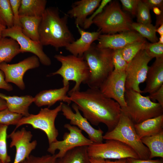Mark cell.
I'll use <instances>...</instances> for the list:
<instances>
[{
	"label": "cell",
	"mask_w": 163,
	"mask_h": 163,
	"mask_svg": "<svg viewBox=\"0 0 163 163\" xmlns=\"http://www.w3.org/2000/svg\"><path fill=\"white\" fill-rule=\"evenodd\" d=\"M145 81V87L142 93H150L163 85V57L155 59L149 66Z\"/></svg>",
	"instance_id": "obj_21"
},
{
	"label": "cell",
	"mask_w": 163,
	"mask_h": 163,
	"mask_svg": "<svg viewBox=\"0 0 163 163\" xmlns=\"http://www.w3.org/2000/svg\"><path fill=\"white\" fill-rule=\"evenodd\" d=\"M134 127L140 139L156 134L163 130V114L135 124Z\"/></svg>",
	"instance_id": "obj_23"
},
{
	"label": "cell",
	"mask_w": 163,
	"mask_h": 163,
	"mask_svg": "<svg viewBox=\"0 0 163 163\" xmlns=\"http://www.w3.org/2000/svg\"><path fill=\"white\" fill-rule=\"evenodd\" d=\"M101 0H81L77 1L68 11L69 17L74 18L76 25L83 27L87 17L91 15L98 7Z\"/></svg>",
	"instance_id": "obj_20"
},
{
	"label": "cell",
	"mask_w": 163,
	"mask_h": 163,
	"mask_svg": "<svg viewBox=\"0 0 163 163\" xmlns=\"http://www.w3.org/2000/svg\"><path fill=\"white\" fill-rule=\"evenodd\" d=\"M42 17L20 16L22 31L32 40L40 42L39 27Z\"/></svg>",
	"instance_id": "obj_24"
},
{
	"label": "cell",
	"mask_w": 163,
	"mask_h": 163,
	"mask_svg": "<svg viewBox=\"0 0 163 163\" xmlns=\"http://www.w3.org/2000/svg\"><path fill=\"white\" fill-rule=\"evenodd\" d=\"M8 126L0 124V160L3 163H9L11 161L7 152V138Z\"/></svg>",
	"instance_id": "obj_31"
},
{
	"label": "cell",
	"mask_w": 163,
	"mask_h": 163,
	"mask_svg": "<svg viewBox=\"0 0 163 163\" xmlns=\"http://www.w3.org/2000/svg\"><path fill=\"white\" fill-rule=\"evenodd\" d=\"M6 28V26L0 23V40L2 38V33L3 30Z\"/></svg>",
	"instance_id": "obj_51"
},
{
	"label": "cell",
	"mask_w": 163,
	"mask_h": 163,
	"mask_svg": "<svg viewBox=\"0 0 163 163\" xmlns=\"http://www.w3.org/2000/svg\"><path fill=\"white\" fill-rule=\"evenodd\" d=\"M150 100L154 102L157 101L158 103L163 107V85L155 91L149 94L148 95Z\"/></svg>",
	"instance_id": "obj_41"
},
{
	"label": "cell",
	"mask_w": 163,
	"mask_h": 163,
	"mask_svg": "<svg viewBox=\"0 0 163 163\" xmlns=\"http://www.w3.org/2000/svg\"><path fill=\"white\" fill-rule=\"evenodd\" d=\"M0 163H3L0 160Z\"/></svg>",
	"instance_id": "obj_54"
},
{
	"label": "cell",
	"mask_w": 163,
	"mask_h": 163,
	"mask_svg": "<svg viewBox=\"0 0 163 163\" xmlns=\"http://www.w3.org/2000/svg\"><path fill=\"white\" fill-rule=\"evenodd\" d=\"M153 12L157 15L159 16L163 13V9L158 7H154L152 9Z\"/></svg>",
	"instance_id": "obj_49"
},
{
	"label": "cell",
	"mask_w": 163,
	"mask_h": 163,
	"mask_svg": "<svg viewBox=\"0 0 163 163\" xmlns=\"http://www.w3.org/2000/svg\"><path fill=\"white\" fill-rule=\"evenodd\" d=\"M141 140L150 152L149 159L163 158V130L154 135L143 137Z\"/></svg>",
	"instance_id": "obj_28"
},
{
	"label": "cell",
	"mask_w": 163,
	"mask_h": 163,
	"mask_svg": "<svg viewBox=\"0 0 163 163\" xmlns=\"http://www.w3.org/2000/svg\"><path fill=\"white\" fill-rule=\"evenodd\" d=\"M39 66L38 58L34 55L15 64L2 63L0 64V69L3 72L7 82L13 83L21 89L24 90L25 88L23 81L25 73L28 70L37 68Z\"/></svg>",
	"instance_id": "obj_13"
},
{
	"label": "cell",
	"mask_w": 163,
	"mask_h": 163,
	"mask_svg": "<svg viewBox=\"0 0 163 163\" xmlns=\"http://www.w3.org/2000/svg\"><path fill=\"white\" fill-rule=\"evenodd\" d=\"M145 40L138 33L131 30L112 34H101L97 47L113 50L122 49L133 42Z\"/></svg>",
	"instance_id": "obj_17"
},
{
	"label": "cell",
	"mask_w": 163,
	"mask_h": 163,
	"mask_svg": "<svg viewBox=\"0 0 163 163\" xmlns=\"http://www.w3.org/2000/svg\"><path fill=\"white\" fill-rule=\"evenodd\" d=\"M143 49L147 54L153 59L163 57V44L158 42L146 43Z\"/></svg>",
	"instance_id": "obj_35"
},
{
	"label": "cell",
	"mask_w": 163,
	"mask_h": 163,
	"mask_svg": "<svg viewBox=\"0 0 163 163\" xmlns=\"http://www.w3.org/2000/svg\"><path fill=\"white\" fill-rule=\"evenodd\" d=\"M157 42L160 44H163V35L160 36Z\"/></svg>",
	"instance_id": "obj_52"
},
{
	"label": "cell",
	"mask_w": 163,
	"mask_h": 163,
	"mask_svg": "<svg viewBox=\"0 0 163 163\" xmlns=\"http://www.w3.org/2000/svg\"><path fill=\"white\" fill-rule=\"evenodd\" d=\"M142 1L150 9H152L153 8L156 7L163 9V0H144Z\"/></svg>",
	"instance_id": "obj_42"
},
{
	"label": "cell",
	"mask_w": 163,
	"mask_h": 163,
	"mask_svg": "<svg viewBox=\"0 0 163 163\" xmlns=\"http://www.w3.org/2000/svg\"><path fill=\"white\" fill-rule=\"evenodd\" d=\"M68 17L66 14L60 17L57 8H46L39 29L40 42L43 46L50 45L58 50L75 40L67 25Z\"/></svg>",
	"instance_id": "obj_2"
},
{
	"label": "cell",
	"mask_w": 163,
	"mask_h": 163,
	"mask_svg": "<svg viewBox=\"0 0 163 163\" xmlns=\"http://www.w3.org/2000/svg\"><path fill=\"white\" fill-rule=\"evenodd\" d=\"M56 158L55 154L46 155L41 156L30 155L20 163H55Z\"/></svg>",
	"instance_id": "obj_37"
},
{
	"label": "cell",
	"mask_w": 163,
	"mask_h": 163,
	"mask_svg": "<svg viewBox=\"0 0 163 163\" xmlns=\"http://www.w3.org/2000/svg\"><path fill=\"white\" fill-rule=\"evenodd\" d=\"M90 163H105V160L97 158H90Z\"/></svg>",
	"instance_id": "obj_47"
},
{
	"label": "cell",
	"mask_w": 163,
	"mask_h": 163,
	"mask_svg": "<svg viewBox=\"0 0 163 163\" xmlns=\"http://www.w3.org/2000/svg\"><path fill=\"white\" fill-rule=\"evenodd\" d=\"M150 10L149 8L142 0H139L136 15L137 22L143 24L151 23Z\"/></svg>",
	"instance_id": "obj_34"
},
{
	"label": "cell",
	"mask_w": 163,
	"mask_h": 163,
	"mask_svg": "<svg viewBox=\"0 0 163 163\" xmlns=\"http://www.w3.org/2000/svg\"><path fill=\"white\" fill-rule=\"evenodd\" d=\"M72 106L75 112L69 105L62 102L61 111L62 114L70 120L69 124L85 132L88 138L93 142H103V131L100 128L96 129L93 127L87 119L82 115L76 104L73 103Z\"/></svg>",
	"instance_id": "obj_15"
},
{
	"label": "cell",
	"mask_w": 163,
	"mask_h": 163,
	"mask_svg": "<svg viewBox=\"0 0 163 163\" xmlns=\"http://www.w3.org/2000/svg\"><path fill=\"white\" fill-rule=\"evenodd\" d=\"M62 102L53 109L48 107L41 108L37 114H30L23 117L16 125V129L25 124H29L35 129L43 131L47 137L49 144L57 141L59 135L55 126V121L59 112L61 111Z\"/></svg>",
	"instance_id": "obj_8"
},
{
	"label": "cell",
	"mask_w": 163,
	"mask_h": 163,
	"mask_svg": "<svg viewBox=\"0 0 163 163\" xmlns=\"http://www.w3.org/2000/svg\"><path fill=\"white\" fill-rule=\"evenodd\" d=\"M105 163H128L126 158L118 159L115 161H111L109 159L105 160Z\"/></svg>",
	"instance_id": "obj_46"
},
{
	"label": "cell",
	"mask_w": 163,
	"mask_h": 163,
	"mask_svg": "<svg viewBox=\"0 0 163 163\" xmlns=\"http://www.w3.org/2000/svg\"><path fill=\"white\" fill-rule=\"evenodd\" d=\"M54 57L61 63V66L51 75H60L62 78L63 86L69 85V81L75 82L74 87L68 92L79 91L80 85L82 83L86 84L89 74L88 66L83 57L61 54L56 55Z\"/></svg>",
	"instance_id": "obj_7"
},
{
	"label": "cell",
	"mask_w": 163,
	"mask_h": 163,
	"mask_svg": "<svg viewBox=\"0 0 163 163\" xmlns=\"http://www.w3.org/2000/svg\"><path fill=\"white\" fill-rule=\"evenodd\" d=\"M23 117L21 115L11 112L7 108L0 111V124L7 126L16 125Z\"/></svg>",
	"instance_id": "obj_33"
},
{
	"label": "cell",
	"mask_w": 163,
	"mask_h": 163,
	"mask_svg": "<svg viewBox=\"0 0 163 163\" xmlns=\"http://www.w3.org/2000/svg\"><path fill=\"white\" fill-rule=\"evenodd\" d=\"M103 139L120 141L132 148L139 159H149L150 153L148 149L139 137L133 122L122 110L116 126L112 130L106 132L103 135Z\"/></svg>",
	"instance_id": "obj_4"
},
{
	"label": "cell",
	"mask_w": 163,
	"mask_h": 163,
	"mask_svg": "<svg viewBox=\"0 0 163 163\" xmlns=\"http://www.w3.org/2000/svg\"><path fill=\"white\" fill-rule=\"evenodd\" d=\"M145 39L131 43L122 49L123 56L128 63L142 49H143L146 43Z\"/></svg>",
	"instance_id": "obj_30"
},
{
	"label": "cell",
	"mask_w": 163,
	"mask_h": 163,
	"mask_svg": "<svg viewBox=\"0 0 163 163\" xmlns=\"http://www.w3.org/2000/svg\"><path fill=\"white\" fill-rule=\"evenodd\" d=\"M80 37L69 44L65 47L72 55L82 57L84 54L90 48L93 42L97 40L101 32L99 31L90 32L86 31L76 25Z\"/></svg>",
	"instance_id": "obj_18"
},
{
	"label": "cell",
	"mask_w": 163,
	"mask_h": 163,
	"mask_svg": "<svg viewBox=\"0 0 163 163\" xmlns=\"http://www.w3.org/2000/svg\"><path fill=\"white\" fill-rule=\"evenodd\" d=\"M21 53L18 42L10 38L2 37L0 40V64L9 62Z\"/></svg>",
	"instance_id": "obj_26"
},
{
	"label": "cell",
	"mask_w": 163,
	"mask_h": 163,
	"mask_svg": "<svg viewBox=\"0 0 163 163\" xmlns=\"http://www.w3.org/2000/svg\"><path fill=\"white\" fill-rule=\"evenodd\" d=\"M47 2L46 0H21L19 16L42 17Z\"/></svg>",
	"instance_id": "obj_25"
},
{
	"label": "cell",
	"mask_w": 163,
	"mask_h": 163,
	"mask_svg": "<svg viewBox=\"0 0 163 163\" xmlns=\"http://www.w3.org/2000/svg\"><path fill=\"white\" fill-rule=\"evenodd\" d=\"M152 59L142 49L128 63L125 71V89L142 93L139 85L145 81L148 64Z\"/></svg>",
	"instance_id": "obj_10"
},
{
	"label": "cell",
	"mask_w": 163,
	"mask_h": 163,
	"mask_svg": "<svg viewBox=\"0 0 163 163\" xmlns=\"http://www.w3.org/2000/svg\"><path fill=\"white\" fill-rule=\"evenodd\" d=\"M132 30L135 31L144 38H146L152 43L158 42V39L156 34V29L151 23L143 24L133 22L131 25Z\"/></svg>",
	"instance_id": "obj_29"
},
{
	"label": "cell",
	"mask_w": 163,
	"mask_h": 163,
	"mask_svg": "<svg viewBox=\"0 0 163 163\" xmlns=\"http://www.w3.org/2000/svg\"><path fill=\"white\" fill-rule=\"evenodd\" d=\"M112 1L111 0H102L98 7L92 13L89 18H87L84 23L83 27L84 29L89 28L93 24L94 18L99 14L101 13L106 5Z\"/></svg>",
	"instance_id": "obj_38"
},
{
	"label": "cell",
	"mask_w": 163,
	"mask_h": 163,
	"mask_svg": "<svg viewBox=\"0 0 163 163\" xmlns=\"http://www.w3.org/2000/svg\"><path fill=\"white\" fill-rule=\"evenodd\" d=\"M33 137L31 132L23 127L20 130H14L8 137L11 141L10 147H14L16 154L13 163H20L27 158L37 145V142L34 140L31 142Z\"/></svg>",
	"instance_id": "obj_16"
},
{
	"label": "cell",
	"mask_w": 163,
	"mask_h": 163,
	"mask_svg": "<svg viewBox=\"0 0 163 163\" xmlns=\"http://www.w3.org/2000/svg\"><path fill=\"white\" fill-rule=\"evenodd\" d=\"M114 50L101 48L93 43L82 57L88 66L89 74L86 83L90 88H99L114 69Z\"/></svg>",
	"instance_id": "obj_3"
},
{
	"label": "cell",
	"mask_w": 163,
	"mask_h": 163,
	"mask_svg": "<svg viewBox=\"0 0 163 163\" xmlns=\"http://www.w3.org/2000/svg\"><path fill=\"white\" fill-rule=\"evenodd\" d=\"M156 32H157L160 36L163 35V25L161 26L156 30Z\"/></svg>",
	"instance_id": "obj_50"
},
{
	"label": "cell",
	"mask_w": 163,
	"mask_h": 163,
	"mask_svg": "<svg viewBox=\"0 0 163 163\" xmlns=\"http://www.w3.org/2000/svg\"><path fill=\"white\" fill-rule=\"evenodd\" d=\"M7 108L6 101L0 98V111Z\"/></svg>",
	"instance_id": "obj_48"
},
{
	"label": "cell",
	"mask_w": 163,
	"mask_h": 163,
	"mask_svg": "<svg viewBox=\"0 0 163 163\" xmlns=\"http://www.w3.org/2000/svg\"><path fill=\"white\" fill-rule=\"evenodd\" d=\"M139 0H120V2L124 10L132 15H136L138 4Z\"/></svg>",
	"instance_id": "obj_40"
},
{
	"label": "cell",
	"mask_w": 163,
	"mask_h": 163,
	"mask_svg": "<svg viewBox=\"0 0 163 163\" xmlns=\"http://www.w3.org/2000/svg\"><path fill=\"white\" fill-rule=\"evenodd\" d=\"M126 106L122 110L134 124L163 114V107L158 103L151 101L149 96L130 89H125Z\"/></svg>",
	"instance_id": "obj_5"
},
{
	"label": "cell",
	"mask_w": 163,
	"mask_h": 163,
	"mask_svg": "<svg viewBox=\"0 0 163 163\" xmlns=\"http://www.w3.org/2000/svg\"><path fill=\"white\" fill-rule=\"evenodd\" d=\"M132 23L129 16L123 11L116 1L108 3L93 21L101 33L108 34L132 30Z\"/></svg>",
	"instance_id": "obj_6"
},
{
	"label": "cell",
	"mask_w": 163,
	"mask_h": 163,
	"mask_svg": "<svg viewBox=\"0 0 163 163\" xmlns=\"http://www.w3.org/2000/svg\"><path fill=\"white\" fill-rule=\"evenodd\" d=\"M69 87L68 85L59 88L42 91L34 97V102L38 107L47 106L49 107L60 101L69 105L71 102L69 96L67 95Z\"/></svg>",
	"instance_id": "obj_19"
},
{
	"label": "cell",
	"mask_w": 163,
	"mask_h": 163,
	"mask_svg": "<svg viewBox=\"0 0 163 163\" xmlns=\"http://www.w3.org/2000/svg\"><path fill=\"white\" fill-rule=\"evenodd\" d=\"M113 62L115 70L125 71L128 64L124 59L122 53V49L114 50Z\"/></svg>",
	"instance_id": "obj_36"
},
{
	"label": "cell",
	"mask_w": 163,
	"mask_h": 163,
	"mask_svg": "<svg viewBox=\"0 0 163 163\" xmlns=\"http://www.w3.org/2000/svg\"><path fill=\"white\" fill-rule=\"evenodd\" d=\"M163 25V14L159 16H157L156 24L155 26L156 29Z\"/></svg>",
	"instance_id": "obj_45"
},
{
	"label": "cell",
	"mask_w": 163,
	"mask_h": 163,
	"mask_svg": "<svg viewBox=\"0 0 163 163\" xmlns=\"http://www.w3.org/2000/svg\"><path fill=\"white\" fill-rule=\"evenodd\" d=\"M126 77L125 71L114 69L99 88L105 96L118 103L123 110L126 106L125 97Z\"/></svg>",
	"instance_id": "obj_14"
},
{
	"label": "cell",
	"mask_w": 163,
	"mask_h": 163,
	"mask_svg": "<svg viewBox=\"0 0 163 163\" xmlns=\"http://www.w3.org/2000/svg\"><path fill=\"white\" fill-rule=\"evenodd\" d=\"M14 18V26L21 27L20 21L19 9L21 0H9Z\"/></svg>",
	"instance_id": "obj_39"
},
{
	"label": "cell",
	"mask_w": 163,
	"mask_h": 163,
	"mask_svg": "<svg viewBox=\"0 0 163 163\" xmlns=\"http://www.w3.org/2000/svg\"><path fill=\"white\" fill-rule=\"evenodd\" d=\"M8 37L18 42L21 53H32L38 57L43 65L49 66L51 64V59L44 53L43 46L40 43L33 41L25 35L22 32L21 27L14 26L4 29L2 33V37Z\"/></svg>",
	"instance_id": "obj_12"
},
{
	"label": "cell",
	"mask_w": 163,
	"mask_h": 163,
	"mask_svg": "<svg viewBox=\"0 0 163 163\" xmlns=\"http://www.w3.org/2000/svg\"><path fill=\"white\" fill-rule=\"evenodd\" d=\"M87 146L77 147L69 150L62 157L56 158L55 163H90Z\"/></svg>",
	"instance_id": "obj_27"
},
{
	"label": "cell",
	"mask_w": 163,
	"mask_h": 163,
	"mask_svg": "<svg viewBox=\"0 0 163 163\" xmlns=\"http://www.w3.org/2000/svg\"><path fill=\"white\" fill-rule=\"evenodd\" d=\"M70 99L77 106L83 116L92 125H105L108 131L113 130L119 121L122 113L120 105L105 96L99 88L68 92Z\"/></svg>",
	"instance_id": "obj_1"
},
{
	"label": "cell",
	"mask_w": 163,
	"mask_h": 163,
	"mask_svg": "<svg viewBox=\"0 0 163 163\" xmlns=\"http://www.w3.org/2000/svg\"><path fill=\"white\" fill-rule=\"evenodd\" d=\"M0 89H3L8 91H11L13 87L11 85L6 82L3 72L0 70Z\"/></svg>",
	"instance_id": "obj_44"
},
{
	"label": "cell",
	"mask_w": 163,
	"mask_h": 163,
	"mask_svg": "<svg viewBox=\"0 0 163 163\" xmlns=\"http://www.w3.org/2000/svg\"><path fill=\"white\" fill-rule=\"evenodd\" d=\"M0 16L7 28L14 26V18L9 0H0Z\"/></svg>",
	"instance_id": "obj_32"
},
{
	"label": "cell",
	"mask_w": 163,
	"mask_h": 163,
	"mask_svg": "<svg viewBox=\"0 0 163 163\" xmlns=\"http://www.w3.org/2000/svg\"><path fill=\"white\" fill-rule=\"evenodd\" d=\"M87 151L90 158L105 160H118L128 158L139 159L132 148L120 141L114 140H106L104 143L93 142L87 146Z\"/></svg>",
	"instance_id": "obj_9"
},
{
	"label": "cell",
	"mask_w": 163,
	"mask_h": 163,
	"mask_svg": "<svg viewBox=\"0 0 163 163\" xmlns=\"http://www.w3.org/2000/svg\"><path fill=\"white\" fill-rule=\"evenodd\" d=\"M64 127L69 132L64 133L63 140H57L49 144L47 151L51 155L55 154L56 151L59 150L55 154L56 158L62 157L69 150L77 147L88 146L93 142L82 134V130L75 126L66 123Z\"/></svg>",
	"instance_id": "obj_11"
},
{
	"label": "cell",
	"mask_w": 163,
	"mask_h": 163,
	"mask_svg": "<svg viewBox=\"0 0 163 163\" xmlns=\"http://www.w3.org/2000/svg\"><path fill=\"white\" fill-rule=\"evenodd\" d=\"M0 98L6 101L7 109L9 111L21 114L23 117L30 115L29 107L34 100V97L29 95L10 96L1 93Z\"/></svg>",
	"instance_id": "obj_22"
},
{
	"label": "cell",
	"mask_w": 163,
	"mask_h": 163,
	"mask_svg": "<svg viewBox=\"0 0 163 163\" xmlns=\"http://www.w3.org/2000/svg\"><path fill=\"white\" fill-rule=\"evenodd\" d=\"M126 159L128 163H163L161 159H142L133 158H128Z\"/></svg>",
	"instance_id": "obj_43"
},
{
	"label": "cell",
	"mask_w": 163,
	"mask_h": 163,
	"mask_svg": "<svg viewBox=\"0 0 163 163\" xmlns=\"http://www.w3.org/2000/svg\"><path fill=\"white\" fill-rule=\"evenodd\" d=\"M0 23L1 24L4 25L5 26H6L5 24L2 19V18H1L0 16Z\"/></svg>",
	"instance_id": "obj_53"
}]
</instances>
